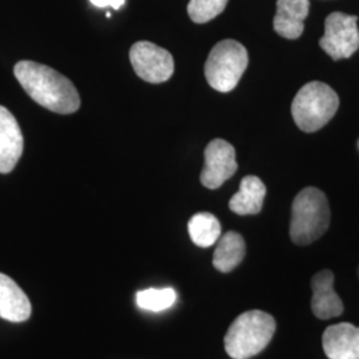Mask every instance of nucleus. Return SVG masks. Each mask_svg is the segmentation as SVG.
I'll use <instances>...</instances> for the list:
<instances>
[{
	"label": "nucleus",
	"mask_w": 359,
	"mask_h": 359,
	"mask_svg": "<svg viewBox=\"0 0 359 359\" xmlns=\"http://www.w3.org/2000/svg\"><path fill=\"white\" fill-rule=\"evenodd\" d=\"M13 74L27 95L46 109L71 115L80 108L81 102L75 86L51 67L22 60L15 65Z\"/></svg>",
	"instance_id": "f257e3e1"
},
{
	"label": "nucleus",
	"mask_w": 359,
	"mask_h": 359,
	"mask_svg": "<svg viewBox=\"0 0 359 359\" xmlns=\"http://www.w3.org/2000/svg\"><path fill=\"white\" fill-rule=\"evenodd\" d=\"M276 320L265 311L250 310L238 316L225 334V351L233 359H250L268 346L276 333Z\"/></svg>",
	"instance_id": "f03ea898"
},
{
	"label": "nucleus",
	"mask_w": 359,
	"mask_h": 359,
	"mask_svg": "<svg viewBox=\"0 0 359 359\" xmlns=\"http://www.w3.org/2000/svg\"><path fill=\"white\" fill-rule=\"evenodd\" d=\"M330 206L326 194L308 187L295 196L292 205L290 238L295 245L313 244L329 229Z\"/></svg>",
	"instance_id": "7ed1b4c3"
},
{
	"label": "nucleus",
	"mask_w": 359,
	"mask_h": 359,
	"mask_svg": "<svg viewBox=\"0 0 359 359\" xmlns=\"http://www.w3.org/2000/svg\"><path fill=\"white\" fill-rule=\"evenodd\" d=\"M339 107L337 92L322 81H310L297 92L292 103L295 126L304 132H316L333 118Z\"/></svg>",
	"instance_id": "20e7f679"
},
{
	"label": "nucleus",
	"mask_w": 359,
	"mask_h": 359,
	"mask_svg": "<svg viewBox=\"0 0 359 359\" xmlns=\"http://www.w3.org/2000/svg\"><path fill=\"white\" fill-rule=\"evenodd\" d=\"M248 65V51L240 41L222 40L212 48L206 59V81L215 90L231 92L237 87Z\"/></svg>",
	"instance_id": "39448f33"
},
{
	"label": "nucleus",
	"mask_w": 359,
	"mask_h": 359,
	"mask_svg": "<svg viewBox=\"0 0 359 359\" xmlns=\"http://www.w3.org/2000/svg\"><path fill=\"white\" fill-rule=\"evenodd\" d=\"M358 16L342 13H330L325 20V34L320 46L333 60L353 56L359 48Z\"/></svg>",
	"instance_id": "423d86ee"
},
{
	"label": "nucleus",
	"mask_w": 359,
	"mask_h": 359,
	"mask_svg": "<svg viewBox=\"0 0 359 359\" xmlns=\"http://www.w3.org/2000/svg\"><path fill=\"white\" fill-rule=\"evenodd\" d=\"M129 59L136 75L147 83H165L175 72L173 56L151 41L135 43L129 51Z\"/></svg>",
	"instance_id": "0eeeda50"
},
{
	"label": "nucleus",
	"mask_w": 359,
	"mask_h": 359,
	"mask_svg": "<svg viewBox=\"0 0 359 359\" xmlns=\"http://www.w3.org/2000/svg\"><path fill=\"white\" fill-rule=\"evenodd\" d=\"M205 164L201 172V184L208 189H218L237 172L236 149L222 139H215L206 145Z\"/></svg>",
	"instance_id": "6e6552de"
},
{
	"label": "nucleus",
	"mask_w": 359,
	"mask_h": 359,
	"mask_svg": "<svg viewBox=\"0 0 359 359\" xmlns=\"http://www.w3.org/2000/svg\"><path fill=\"white\" fill-rule=\"evenodd\" d=\"M311 311L322 321L339 317L344 313V302L334 290V273L321 270L311 278Z\"/></svg>",
	"instance_id": "1a4fd4ad"
},
{
	"label": "nucleus",
	"mask_w": 359,
	"mask_h": 359,
	"mask_svg": "<svg viewBox=\"0 0 359 359\" xmlns=\"http://www.w3.org/2000/svg\"><path fill=\"white\" fill-rule=\"evenodd\" d=\"M23 135L13 114L0 105V173L13 172L23 154Z\"/></svg>",
	"instance_id": "9d476101"
},
{
	"label": "nucleus",
	"mask_w": 359,
	"mask_h": 359,
	"mask_svg": "<svg viewBox=\"0 0 359 359\" xmlns=\"http://www.w3.org/2000/svg\"><path fill=\"white\" fill-rule=\"evenodd\" d=\"M322 346L329 359H359V327L347 322L329 326Z\"/></svg>",
	"instance_id": "9b49d317"
},
{
	"label": "nucleus",
	"mask_w": 359,
	"mask_h": 359,
	"mask_svg": "<svg viewBox=\"0 0 359 359\" xmlns=\"http://www.w3.org/2000/svg\"><path fill=\"white\" fill-rule=\"evenodd\" d=\"M310 11L309 0H277L274 31L285 39L294 40L304 34L305 19Z\"/></svg>",
	"instance_id": "f8f14e48"
},
{
	"label": "nucleus",
	"mask_w": 359,
	"mask_h": 359,
	"mask_svg": "<svg viewBox=\"0 0 359 359\" xmlns=\"http://www.w3.org/2000/svg\"><path fill=\"white\" fill-rule=\"evenodd\" d=\"M32 306L26 293L8 276L0 273V318L25 322L31 317Z\"/></svg>",
	"instance_id": "ddd939ff"
},
{
	"label": "nucleus",
	"mask_w": 359,
	"mask_h": 359,
	"mask_svg": "<svg viewBox=\"0 0 359 359\" xmlns=\"http://www.w3.org/2000/svg\"><path fill=\"white\" fill-rule=\"evenodd\" d=\"M266 196L265 184L257 176H246L241 180L240 191L229 201V209L238 216L258 215Z\"/></svg>",
	"instance_id": "4468645a"
},
{
	"label": "nucleus",
	"mask_w": 359,
	"mask_h": 359,
	"mask_svg": "<svg viewBox=\"0 0 359 359\" xmlns=\"http://www.w3.org/2000/svg\"><path fill=\"white\" fill-rule=\"evenodd\" d=\"M246 244L237 231H228L219 240L213 253V266L221 273H231L245 258Z\"/></svg>",
	"instance_id": "2eb2a0df"
},
{
	"label": "nucleus",
	"mask_w": 359,
	"mask_h": 359,
	"mask_svg": "<svg viewBox=\"0 0 359 359\" xmlns=\"http://www.w3.org/2000/svg\"><path fill=\"white\" fill-rule=\"evenodd\" d=\"M188 231L193 244L200 248H209L216 244L221 237V225L216 216L208 212L194 215L188 224Z\"/></svg>",
	"instance_id": "dca6fc26"
},
{
	"label": "nucleus",
	"mask_w": 359,
	"mask_h": 359,
	"mask_svg": "<svg viewBox=\"0 0 359 359\" xmlns=\"http://www.w3.org/2000/svg\"><path fill=\"white\" fill-rule=\"evenodd\" d=\"M176 301V292L172 287L147 289L136 295V302L142 309L149 311H161L170 308Z\"/></svg>",
	"instance_id": "f3484780"
},
{
	"label": "nucleus",
	"mask_w": 359,
	"mask_h": 359,
	"mask_svg": "<svg viewBox=\"0 0 359 359\" xmlns=\"http://www.w3.org/2000/svg\"><path fill=\"white\" fill-rule=\"evenodd\" d=\"M228 0H191L188 4V15L192 22L204 25L225 10Z\"/></svg>",
	"instance_id": "a211bd4d"
},
{
	"label": "nucleus",
	"mask_w": 359,
	"mask_h": 359,
	"mask_svg": "<svg viewBox=\"0 0 359 359\" xmlns=\"http://www.w3.org/2000/svg\"><path fill=\"white\" fill-rule=\"evenodd\" d=\"M90 3L99 8L112 7L114 10H120L126 3V0H90Z\"/></svg>",
	"instance_id": "6ab92c4d"
},
{
	"label": "nucleus",
	"mask_w": 359,
	"mask_h": 359,
	"mask_svg": "<svg viewBox=\"0 0 359 359\" xmlns=\"http://www.w3.org/2000/svg\"><path fill=\"white\" fill-rule=\"evenodd\" d=\"M358 277H359V268H358Z\"/></svg>",
	"instance_id": "aec40b11"
}]
</instances>
